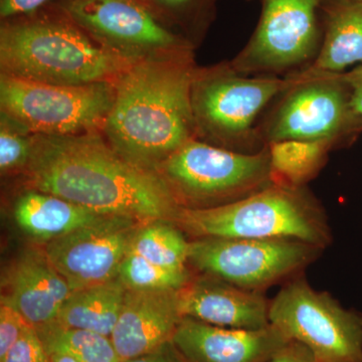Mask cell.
Here are the masks:
<instances>
[{"label":"cell","instance_id":"6da1fadb","mask_svg":"<svg viewBox=\"0 0 362 362\" xmlns=\"http://www.w3.org/2000/svg\"><path fill=\"white\" fill-rule=\"evenodd\" d=\"M21 177L23 187L105 216L173 223L180 209L160 176L119 156L101 130L35 134L32 158Z\"/></svg>","mask_w":362,"mask_h":362},{"label":"cell","instance_id":"9a60e30c","mask_svg":"<svg viewBox=\"0 0 362 362\" xmlns=\"http://www.w3.org/2000/svg\"><path fill=\"white\" fill-rule=\"evenodd\" d=\"M183 317L178 290H126L111 340L122 362L158 351L171 339Z\"/></svg>","mask_w":362,"mask_h":362},{"label":"cell","instance_id":"e0dca14e","mask_svg":"<svg viewBox=\"0 0 362 362\" xmlns=\"http://www.w3.org/2000/svg\"><path fill=\"white\" fill-rule=\"evenodd\" d=\"M11 294L4 296L35 331L58 321L73 290L54 269L44 251L28 250L11 273Z\"/></svg>","mask_w":362,"mask_h":362},{"label":"cell","instance_id":"2e32d148","mask_svg":"<svg viewBox=\"0 0 362 362\" xmlns=\"http://www.w3.org/2000/svg\"><path fill=\"white\" fill-rule=\"evenodd\" d=\"M182 317L226 328L256 330L270 325L265 292L252 291L221 279L192 278L178 290Z\"/></svg>","mask_w":362,"mask_h":362},{"label":"cell","instance_id":"277c9868","mask_svg":"<svg viewBox=\"0 0 362 362\" xmlns=\"http://www.w3.org/2000/svg\"><path fill=\"white\" fill-rule=\"evenodd\" d=\"M199 238L300 240L326 250L333 240L327 213L308 187L273 185L233 204L178 209L173 221Z\"/></svg>","mask_w":362,"mask_h":362},{"label":"cell","instance_id":"8992f818","mask_svg":"<svg viewBox=\"0 0 362 362\" xmlns=\"http://www.w3.org/2000/svg\"><path fill=\"white\" fill-rule=\"evenodd\" d=\"M290 84L269 107L259 125L263 146L285 140L319 142L337 150L361 133L352 116L351 90L345 73L307 68L289 75Z\"/></svg>","mask_w":362,"mask_h":362},{"label":"cell","instance_id":"4fadbf2b","mask_svg":"<svg viewBox=\"0 0 362 362\" xmlns=\"http://www.w3.org/2000/svg\"><path fill=\"white\" fill-rule=\"evenodd\" d=\"M142 221L107 216L70 233L49 240L44 252L73 291L118 278Z\"/></svg>","mask_w":362,"mask_h":362},{"label":"cell","instance_id":"4dcf8cb0","mask_svg":"<svg viewBox=\"0 0 362 362\" xmlns=\"http://www.w3.org/2000/svg\"><path fill=\"white\" fill-rule=\"evenodd\" d=\"M265 362H315L306 347L291 341Z\"/></svg>","mask_w":362,"mask_h":362},{"label":"cell","instance_id":"d4e9b609","mask_svg":"<svg viewBox=\"0 0 362 362\" xmlns=\"http://www.w3.org/2000/svg\"><path fill=\"white\" fill-rule=\"evenodd\" d=\"M192 278L189 270L163 268L131 251L124 258L118 273L126 289L139 291L180 290Z\"/></svg>","mask_w":362,"mask_h":362},{"label":"cell","instance_id":"9c48e42d","mask_svg":"<svg viewBox=\"0 0 362 362\" xmlns=\"http://www.w3.org/2000/svg\"><path fill=\"white\" fill-rule=\"evenodd\" d=\"M270 324L310 351L315 362H362V313L317 291L303 275L271 300Z\"/></svg>","mask_w":362,"mask_h":362},{"label":"cell","instance_id":"4316f807","mask_svg":"<svg viewBox=\"0 0 362 362\" xmlns=\"http://www.w3.org/2000/svg\"><path fill=\"white\" fill-rule=\"evenodd\" d=\"M30 324L6 297L0 305V358L18 341Z\"/></svg>","mask_w":362,"mask_h":362},{"label":"cell","instance_id":"ffe728a7","mask_svg":"<svg viewBox=\"0 0 362 362\" xmlns=\"http://www.w3.org/2000/svg\"><path fill=\"white\" fill-rule=\"evenodd\" d=\"M126 287L118 278L75 290L62 307L57 322L111 337L125 297Z\"/></svg>","mask_w":362,"mask_h":362},{"label":"cell","instance_id":"ba28073f","mask_svg":"<svg viewBox=\"0 0 362 362\" xmlns=\"http://www.w3.org/2000/svg\"><path fill=\"white\" fill-rule=\"evenodd\" d=\"M115 94L116 83L54 85L0 73V114L33 134L102 131Z\"/></svg>","mask_w":362,"mask_h":362},{"label":"cell","instance_id":"f546056e","mask_svg":"<svg viewBox=\"0 0 362 362\" xmlns=\"http://www.w3.org/2000/svg\"><path fill=\"white\" fill-rule=\"evenodd\" d=\"M351 90L352 116L358 132L362 133V65L357 66L354 70L345 71Z\"/></svg>","mask_w":362,"mask_h":362},{"label":"cell","instance_id":"30bf717a","mask_svg":"<svg viewBox=\"0 0 362 362\" xmlns=\"http://www.w3.org/2000/svg\"><path fill=\"white\" fill-rule=\"evenodd\" d=\"M326 0H261L258 25L230 61L247 76L286 77L312 65L323 39Z\"/></svg>","mask_w":362,"mask_h":362},{"label":"cell","instance_id":"484cf974","mask_svg":"<svg viewBox=\"0 0 362 362\" xmlns=\"http://www.w3.org/2000/svg\"><path fill=\"white\" fill-rule=\"evenodd\" d=\"M35 134L0 114V173L21 175L32 158Z\"/></svg>","mask_w":362,"mask_h":362},{"label":"cell","instance_id":"1f68e13d","mask_svg":"<svg viewBox=\"0 0 362 362\" xmlns=\"http://www.w3.org/2000/svg\"><path fill=\"white\" fill-rule=\"evenodd\" d=\"M164 349L124 362H178L175 357L171 356Z\"/></svg>","mask_w":362,"mask_h":362},{"label":"cell","instance_id":"f1b7e54d","mask_svg":"<svg viewBox=\"0 0 362 362\" xmlns=\"http://www.w3.org/2000/svg\"><path fill=\"white\" fill-rule=\"evenodd\" d=\"M54 0H0L1 21L25 16L49 6Z\"/></svg>","mask_w":362,"mask_h":362},{"label":"cell","instance_id":"ac0fdd59","mask_svg":"<svg viewBox=\"0 0 362 362\" xmlns=\"http://www.w3.org/2000/svg\"><path fill=\"white\" fill-rule=\"evenodd\" d=\"M13 214L21 230L47 242L107 216L57 195L25 187L16 199Z\"/></svg>","mask_w":362,"mask_h":362},{"label":"cell","instance_id":"5b68a950","mask_svg":"<svg viewBox=\"0 0 362 362\" xmlns=\"http://www.w3.org/2000/svg\"><path fill=\"white\" fill-rule=\"evenodd\" d=\"M289 84V76L243 75L230 62L197 66L190 90L197 139L240 153L261 151L259 122Z\"/></svg>","mask_w":362,"mask_h":362},{"label":"cell","instance_id":"8fae6325","mask_svg":"<svg viewBox=\"0 0 362 362\" xmlns=\"http://www.w3.org/2000/svg\"><path fill=\"white\" fill-rule=\"evenodd\" d=\"M323 251L294 240L199 238L189 242L188 266L238 287L266 292L302 275Z\"/></svg>","mask_w":362,"mask_h":362},{"label":"cell","instance_id":"7402d4cb","mask_svg":"<svg viewBox=\"0 0 362 362\" xmlns=\"http://www.w3.org/2000/svg\"><path fill=\"white\" fill-rule=\"evenodd\" d=\"M173 32L195 49L206 39L216 16L218 0H138Z\"/></svg>","mask_w":362,"mask_h":362},{"label":"cell","instance_id":"603a6c76","mask_svg":"<svg viewBox=\"0 0 362 362\" xmlns=\"http://www.w3.org/2000/svg\"><path fill=\"white\" fill-rule=\"evenodd\" d=\"M130 251L163 268L188 270L189 242L171 221L143 223L136 233Z\"/></svg>","mask_w":362,"mask_h":362},{"label":"cell","instance_id":"836d02e7","mask_svg":"<svg viewBox=\"0 0 362 362\" xmlns=\"http://www.w3.org/2000/svg\"><path fill=\"white\" fill-rule=\"evenodd\" d=\"M356 1H362V0H356Z\"/></svg>","mask_w":362,"mask_h":362},{"label":"cell","instance_id":"5bb4252c","mask_svg":"<svg viewBox=\"0 0 362 362\" xmlns=\"http://www.w3.org/2000/svg\"><path fill=\"white\" fill-rule=\"evenodd\" d=\"M290 342L272 324L237 329L183 317L170 345L185 362H265Z\"/></svg>","mask_w":362,"mask_h":362},{"label":"cell","instance_id":"d6986e66","mask_svg":"<svg viewBox=\"0 0 362 362\" xmlns=\"http://www.w3.org/2000/svg\"><path fill=\"white\" fill-rule=\"evenodd\" d=\"M362 65V1L326 0L323 6V39L320 51L309 69L345 73Z\"/></svg>","mask_w":362,"mask_h":362},{"label":"cell","instance_id":"3957f363","mask_svg":"<svg viewBox=\"0 0 362 362\" xmlns=\"http://www.w3.org/2000/svg\"><path fill=\"white\" fill-rule=\"evenodd\" d=\"M137 62L105 49L54 2L1 21L0 73L63 86L116 83Z\"/></svg>","mask_w":362,"mask_h":362},{"label":"cell","instance_id":"7a4b0ae2","mask_svg":"<svg viewBox=\"0 0 362 362\" xmlns=\"http://www.w3.org/2000/svg\"><path fill=\"white\" fill-rule=\"evenodd\" d=\"M194 51L142 59L116 82L105 139L119 156L145 170L197 139L192 114Z\"/></svg>","mask_w":362,"mask_h":362},{"label":"cell","instance_id":"44dd1931","mask_svg":"<svg viewBox=\"0 0 362 362\" xmlns=\"http://www.w3.org/2000/svg\"><path fill=\"white\" fill-rule=\"evenodd\" d=\"M275 185L307 187L328 161L332 149L319 142L285 140L268 145Z\"/></svg>","mask_w":362,"mask_h":362},{"label":"cell","instance_id":"52a82bcc","mask_svg":"<svg viewBox=\"0 0 362 362\" xmlns=\"http://www.w3.org/2000/svg\"><path fill=\"white\" fill-rule=\"evenodd\" d=\"M181 209L233 204L273 185L268 146L240 153L194 139L156 169Z\"/></svg>","mask_w":362,"mask_h":362},{"label":"cell","instance_id":"cb8c5ba5","mask_svg":"<svg viewBox=\"0 0 362 362\" xmlns=\"http://www.w3.org/2000/svg\"><path fill=\"white\" fill-rule=\"evenodd\" d=\"M49 354H64L82 362H122L111 337L65 327L58 322L37 331Z\"/></svg>","mask_w":362,"mask_h":362},{"label":"cell","instance_id":"7c38bea8","mask_svg":"<svg viewBox=\"0 0 362 362\" xmlns=\"http://www.w3.org/2000/svg\"><path fill=\"white\" fill-rule=\"evenodd\" d=\"M95 42L132 62L195 51L138 0H54Z\"/></svg>","mask_w":362,"mask_h":362},{"label":"cell","instance_id":"d6a6232c","mask_svg":"<svg viewBox=\"0 0 362 362\" xmlns=\"http://www.w3.org/2000/svg\"><path fill=\"white\" fill-rule=\"evenodd\" d=\"M49 356H51V362H82L68 354H52Z\"/></svg>","mask_w":362,"mask_h":362},{"label":"cell","instance_id":"83f0119b","mask_svg":"<svg viewBox=\"0 0 362 362\" xmlns=\"http://www.w3.org/2000/svg\"><path fill=\"white\" fill-rule=\"evenodd\" d=\"M0 362H51V356L37 331L30 326Z\"/></svg>","mask_w":362,"mask_h":362}]
</instances>
